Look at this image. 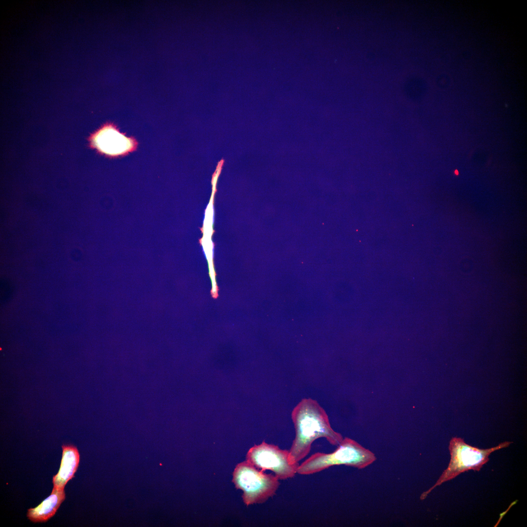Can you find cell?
I'll use <instances>...</instances> for the list:
<instances>
[{
  "mask_svg": "<svg viewBox=\"0 0 527 527\" xmlns=\"http://www.w3.org/2000/svg\"><path fill=\"white\" fill-rule=\"evenodd\" d=\"M93 142L100 151L110 155H118L130 150L133 141L112 127H106L99 131Z\"/></svg>",
  "mask_w": 527,
  "mask_h": 527,
  "instance_id": "6",
  "label": "cell"
},
{
  "mask_svg": "<svg viewBox=\"0 0 527 527\" xmlns=\"http://www.w3.org/2000/svg\"><path fill=\"white\" fill-rule=\"evenodd\" d=\"M65 499L64 488L53 487L48 497L37 507L28 509L27 517L34 523L45 522L55 514Z\"/></svg>",
  "mask_w": 527,
  "mask_h": 527,
  "instance_id": "8",
  "label": "cell"
},
{
  "mask_svg": "<svg viewBox=\"0 0 527 527\" xmlns=\"http://www.w3.org/2000/svg\"><path fill=\"white\" fill-rule=\"evenodd\" d=\"M376 460L375 454L355 441L345 437L330 453L316 452L299 465L297 473L310 475L335 465L364 468Z\"/></svg>",
  "mask_w": 527,
  "mask_h": 527,
  "instance_id": "3",
  "label": "cell"
},
{
  "mask_svg": "<svg viewBox=\"0 0 527 527\" xmlns=\"http://www.w3.org/2000/svg\"><path fill=\"white\" fill-rule=\"evenodd\" d=\"M291 419L296 434L289 450L291 463H299L304 458L318 438H324L334 446L339 445L344 439L332 428L326 412L315 400L303 399L293 408Z\"/></svg>",
  "mask_w": 527,
  "mask_h": 527,
  "instance_id": "1",
  "label": "cell"
},
{
  "mask_svg": "<svg viewBox=\"0 0 527 527\" xmlns=\"http://www.w3.org/2000/svg\"><path fill=\"white\" fill-rule=\"evenodd\" d=\"M512 443L506 441L491 448L480 449L466 444L461 438L452 437L448 446L450 460L447 467L443 472L436 483L422 493L420 499H425L437 486L455 478L462 473L470 470L479 471L483 466L489 461V456L491 453L507 447Z\"/></svg>",
  "mask_w": 527,
  "mask_h": 527,
  "instance_id": "2",
  "label": "cell"
},
{
  "mask_svg": "<svg viewBox=\"0 0 527 527\" xmlns=\"http://www.w3.org/2000/svg\"><path fill=\"white\" fill-rule=\"evenodd\" d=\"M62 449L60 467L52 479L53 487L57 488H64L67 483L74 477L80 462V454L77 447L72 445H63Z\"/></svg>",
  "mask_w": 527,
  "mask_h": 527,
  "instance_id": "7",
  "label": "cell"
},
{
  "mask_svg": "<svg viewBox=\"0 0 527 527\" xmlns=\"http://www.w3.org/2000/svg\"><path fill=\"white\" fill-rule=\"evenodd\" d=\"M232 482L243 491V500L247 506L265 502L275 494L280 485L275 475L264 473L247 461L237 465Z\"/></svg>",
  "mask_w": 527,
  "mask_h": 527,
  "instance_id": "4",
  "label": "cell"
},
{
  "mask_svg": "<svg viewBox=\"0 0 527 527\" xmlns=\"http://www.w3.org/2000/svg\"><path fill=\"white\" fill-rule=\"evenodd\" d=\"M246 458L247 462L262 471H273L279 480L294 477L299 466V463L292 464L289 461V450L282 449L264 441L251 447Z\"/></svg>",
  "mask_w": 527,
  "mask_h": 527,
  "instance_id": "5",
  "label": "cell"
}]
</instances>
